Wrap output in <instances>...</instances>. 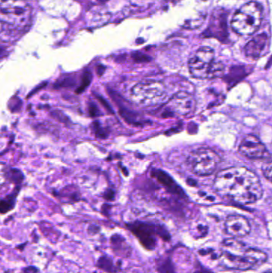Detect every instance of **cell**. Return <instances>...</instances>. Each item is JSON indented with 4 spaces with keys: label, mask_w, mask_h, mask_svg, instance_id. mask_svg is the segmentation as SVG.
<instances>
[{
    "label": "cell",
    "mask_w": 272,
    "mask_h": 273,
    "mask_svg": "<svg viewBox=\"0 0 272 273\" xmlns=\"http://www.w3.org/2000/svg\"><path fill=\"white\" fill-rule=\"evenodd\" d=\"M214 188L218 193L243 206L255 203L263 196L259 177L245 167L227 168L219 172Z\"/></svg>",
    "instance_id": "1"
},
{
    "label": "cell",
    "mask_w": 272,
    "mask_h": 273,
    "mask_svg": "<svg viewBox=\"0 0 272 273\" xmlns=\"http://www.w3.org/2000/svg\"><path fill=\"white\" fill-rule=\"evenodd\" d=\"M188 69L191 75L199 80H214L224 73V66L215 60L214 51L209 47L197 50L188 61Z\"/></svg>",
    "instance_id": "2"
},
{
    "label": "cell",
    "mask_w": 272,
    "mask_h": 273,
    "mask_svg": "<svg viewBox=\"0 0 272 273\" xmlns=\"http://www.w3.org/2000/svg\"><path fill=\"white\" fill-rule=\"evenodd\" d=\"M32 15L33 9L25 0H0V24L26 29L31 23Z\"/></svg>",
    "instance_id": "3"
},
{
    "label": "cell",
    "mask_w": 272,
    "mask_h": 273,
    "mask_svg": "<svg viewBox=\"0 0 272 273\" xmlns=\"http://www.w3.org/2000/svg\"><path fill=\"white\" fill-rule=\"evenodd\" d=\"M263 10L260 4L249 2L237 10L231 21V29L239 35L255 34L263 21Z\"/></svg>",
    "instance_id": "4"
},
{
    "label": "cell",
    "mask_w": 272,
    "mask_h": 273,
    "mask_svg": "<svg viewBox=\"0 0 272 273\" xmlns=\"http://www.w3.org/2000/svg\"><path fill=\"white\" fill-rule=\"evenodd\" d=\"M126 227L135 236L143 248L148 251L156 249L158 238L166 242L171 240V235L167 228L161 224L136 220L126 224Z\"/></svg>",
    "instance_id": "5"
},
{
    "label": "cell",
    "mask_w": 272,
    "mask_h": 273,
    "mask_svg": "<svg viewBox=\"0 0 272 273\" xmlns=\"http://www.w3.org/2000/svg\"><path fill=\"white\" fill-rule=\"evenodd\" d=\"M166 97V90L162 82L148 80L137 83L132 88V102L141 107H152L163 102Z\"/></svg>",
    "instance_id": "6"
},
{
    "label": "cell",
    "mask_w": 272,
    "mask_h": 273,
    "mask_svg": "<svg viewBox=\"0 0 272 273\" xmlns=\"http://www.w3.org/2000/svg\"><path fill=\"white\" fill-rule=\"evenodd\" d=\"M220 159L210 149H199L188 155L187 164L190 170L198 176H209L216 170Z\"/></svg>",
    "instance_id": "7"
},
{
    "label": "cell",
    "mask_w": 272,
    "mask_h": 273,
    "mask_svg": "<svg viewBox=\"0 0 272 273\" xmlns=\"http://www.w3.org/2000/svg\"><path fill=\"white\" fill-rule=\"evenodd\" d=\"M196 101L191 94L186 92L175 94L166 104L169 114L186 116L193 111Z\"/></svg>",
    "instance_id": "8"
},
{
    "label": "cell",
    "mask_w": 272,
    "mask_h": 273,
    "mask_svg": "<svg viewBox=\"0 0 272 273\" xmlns=\"http://www.w3.org/2000/svg\"><path fill=\"white\" fill-rule=\"evenodd\" d=\"M239 152L248 159H263L268 156V151L263 142L254 135H248L241 141Z\"/></svg>",
    "instance_id": "9"
},
{
    "label": "cell",
    "mask_w": 272,
    "mask_h": 273,
    "mask_svg": "<svg viewBox=\"0 0 272 273\" xmlns=\"http://www.w3.org/2000/svg\"><path fill=\"white\" fill-rule=\"evenodd\" d=\"M207 37L214 38L223 41L228 36L227 25V12L223 9H219L212 14L210 24L205 32Z\"/></svg>",
    "instance_id": "10"
},
{
    "label": "cell",
    "mask_w": 272,
    "mask_h": 273,
    "mask_svg": "<svg viewBox=\"0 0 272 273\" xmlns=\"http://www.w3.org/2000/svg\"><path fill=\"white\" fill-rule=\"evenodd\" d=\"M225 231L232 238H243L249 235L251 232V224L249 220L241 215H230L224 223Z\"/></svg>",
    "instance_id": "11"
},
{
    "label": "cell",
    "mask_w": 272,
    "mask_h": 273,
    "mask_svg": "<svg viewBox=\"0 0 272 273\" xmlns=\"http://www.w3.org/2000/svg\"><path fill=\"white\" fill-rule=\"evenodd\" d=\"M270 47V40L267 34H258L248 42L244 47V52L248 58L258 59L266 55Z\"/></svg>",
    "instance_id": "12"
},
{
    "label": "cell",
    "mask_w": 272,
    "mask_h": 273,
    "mask_svg": "<svg viewBox=\"0 0 272 273\" xmlns=\"http://www.w3.org/2000/svg\"><path fill=\"white\" fill-rule=\"evenodd\" d=\"M111 246L113 253L116 256H120L124 258L130 257L132 254V248L128 244L127 241L123 236L114 234L110 239Z\"/></svg>",
    "instance_id": "13"
},
{
    "label": "cell",
    "mask_w": 272,
    "mask_h": 273,
    "mask_svg": "<svg viewBox=\"0 0 272 273\" xmlns=\"http://www.w3.org/2000/svg\"><path fill=\"white\" fill-rule=\"evenodd\" d=\"M244 253L246 256L247 260H248L250 264L253 267V268L264 264L268 259L267 254L260 249L250 248V249L244 251Z\"/></svg>",
    "instance_id": "14"
},
{
    "label": "cell",
    "mask_w": 272,
    "mask_h": 273,
    "mask_svg": "<svg viewBox=\"0 0 272 273\" xmlns=\"http://www.w3.org/2000/svg\"><path fill=\"white\" fill-rule=\"evenodd\" d=\"M153 176L156 177L157 179H158L160 182L162 183V185L169 188L171 192L182 195L183 192L181 189L176 185V183L172 179L171 177L168 175L167 173H165L162 170H157V171L154 172Z\"/></svg>",
    "instance_id": "15"
},
{
    "label": "cell",
    "mask_w": 272,
    "mask_h": 273,
    "mask_svg": "<svg viewBox=\"0 0 272 273\" xmlns=\"http://www.w3.org/2000/svg\"><path fill=\"white\" fill-rule=\"evenodd\" d=\"M158 273H177L173 261L169 256H162L155 261Z\"/></svg>",
    "instance_id": "16"
},
{
    "label": "cell",
    "mask_w": 272,
    "mask_h": 273,
    "mask_svg": "<svg viewBox=\"0 0 272 273\" xmlns=\"http://www.w3.org/2000/svg\"><path fill=\"white\" fill-rule=\"evenodd\" d=\"M19 191V187H17L12 193L0 201V214H5L14 209Z\"/></svg>",
    "instance_id": "17"
},
{
    "label": "cell",
    "mask_w": 272,
    "mask_h": 273,
    "mask_svg": "<svg viewBox=\"0 0 272 273\" xmlns=\"http://www.w3.org/2000/svg\"><path fill=\"white\" fill-rule=\"evenodd\" d=\"M97 265L100 269L108 273H118L121 271V266H119V264H115L113 260L109 258V256H101L98 260Z\"/></svg>",
    "instance_id": "18"
},
{
    "label": "cell",
    "mask_w": 272,
    "mask_h": 273,
    "mask_svg": "<svg viewBox=\"0 0 272 273\" xmlns=\"http://www.w3.org/2000/svg\"><path fill=\"white\" fill-rule=\"evenodd\" d=\"M75 81L74 77L71 75L64 76L63 77L58 80L56 83L54 84V88H68V87H72L75 85Z\"/></svg>",
    "instance_id": "19"
},
{
    "label": "cell",
    "mask_w": 272,
    "mask_h": 273,
    "mask_svg": "<svg viewBox=\"0 0 272 273\" xmlns=\"http://www.w3.org/2000/svg\"><path fill=\"white\" fill-rule=\"evenodd\" d=\"M92 80V73L90 71H86L83 73V79H82L80 87L76 90V94H82L84 92L85 90L89 87Z\"/></svg>",
    "instance_id": "20"
},
{
    "label": "cell",
    "mask_w": 272,
    "mask_h": 273,
    "mask_svg": "<svg viewBox=\"0 0 272 273\" xmlns=\"http://www.w3.org/2000/svg\"><path fill=\"white\" fill-rule=\"evenodd\" d=\"M10 179L16 183H21L23 180V175L20 170L12 169L9 173Z\"/></svg>",
    "instance_id": "21"
},
{
    "label": "cell",
    "mask_w": 272,
    "mask_h": 273,
    "mask_svg": "<svg viewBox=\"0 0 272 273\" xmlns=\"http://www.w3.org/2000/svg\"><path fill=\"white\" fill-rule=\"evenodd\" d=\"M262 172H263V175L266 177V179L269 181H271L272 177V166L271 162H267L262 166Z\"/></svg>",
    "instance_id": "22"
},
{
    "label": "cell",
    "mask_w": 272,
    "mask_h": 273,
    "mask_svg": "<svg viewBox=\"0 0 272 273\" xmlns=\"http://www.w3.org/2000/svg\"><path fill=\"white\" fill-rule=\"evenodd\" d=\"M152 0H130V4L133 7L147 8L149 7Z\"/></svg>",
    "instance_id": "23"
},
{
    "label": "cell",
    "mask_w": 272,
    "mask_h": 273,
    "mask_svg": "<svg viewBox=\"0 0 272 273\" xmlns=\"http://www.w3.org/2000/svg\"><path fill=\"white\" fill-rule=\"evenodd\" d=\"M94 130L96 136H97L98 138H103L107 136L106 135V134H105V130L101 128V126H100V124L98 122L94 123Z\"/></svg>",
    "instance_id": "24"
},
{
    "label": "cell",
    "mask_w": 272,
    "mask_h": 273,
    "mask_svg": "<svg viewBox=\"0 0 272 273\" xmlns=\"http://www.w3.org/2000/svg\"><path fill=\"white\" fill-rule=\"evenodd\" d=\"M197 231L199 232L200 237H201V238H204V237H205V236L208 234V232H209L208 227L205 226V225H203V224H200V225L197 226Z\"/></svg>",
    "instance_id": "25"
},
{
    "label": "cell",
    "mask_w": 272,
    "mask_h": 273,
    "mask_svg": "<svg viewBox=\"0 0 272 273\" xmlns=\"http://www.w3.org/2000/svg\"><path fill=\"white\" fill-rule=\"evenodd\" d=\"M53 115H54L55 117H56L57 119H58V120H59L60 121V122H62V123H66V120L69 121L67 119H66V116H65L63 113H61V112H54V113H53Z\"/></svg>",
    "instance_id": "26"
},
{
    "label": "cell",
    "mask_w": 272,
    "mask_h": 273,
    "mask_svg": "<svg viewBox=\"0 0 272 273\" xmlns=\"http://www.w3.org/2000/svg\"><path fill=\"white\" fill-rule=\"evenodd\" d=\"M89 110H90V114L91 115L92 117H95V116L98 115V107L95 106V104H90Z\"/></svg>",
    "instance_id": "27"
},
{
    "label": "cell",
    "mask_w": 272,
    "mask_h": 273,
    "mask_svg": "<svg viewBox=\"0 0 272 273\" xmlns=\"http://www.w3.org/2000/svg\"><path fill=\"white\" fill-rule=\"evenodd\" d=\"M193 273H214L213 271H211V270L207 269L205 267H202V266H200L199 267H197L196 271Z\"/></svg>",
    "instance_id": "28"
},
{
    "label": "cell",
    "mask_w": 272,
    "mask_h": 273,
    "mask_svg": "<svg viewBox=\"0 0 272 273\" xmlns=\"http://www.w3.org/2000/svg\"><path fill=\"white\" fill-rule=\"evenodd\" d=\"M105 199H107V200H113V198H114V192H113V191L109 190L105 192Z\"/></svg>",
    "instance_id": "29"
},
{
    "label": "cell",
    "mask_w": 272,
    "mask_h": 273,
    "mask_svg": "<svg viewBox=\"0 0 272 273\" xmlns=\"http://www.w3.org/2000/svg\"><path fill=\"white\" fill-rule=\"evenodd\" d=\"M98 100H99L101 103L103 104L104 106H105L106 109H109V111H112V109H111L110 106H109V104L105 102V99H104L103 98H101V96H98Z\"/></svg>",
    "instance_id": "30"
},
{
    "label": "cell",
    "mask_w": 272,
    "mask_h": 273,
    "mask_svg": "<svg viewBox=\"0 0 272 273\" xmlns=\"http://www.w3.org/2000/svg\"><path fill=\"white\" fill-rule=\"evenodd\" d=\"M170 2H177V1H180V0H169Z\"/></svg>",
    "instance_id": "31"
},
{
    "label": "cell",
    "mask_w": 272,
    "mask_h": 273,
    "mask_svg": "<svg viewBox=\"0 0 272 273\" xmlns=\"http://www.w3.org/2000/svg\"><path fill=\"white\" fill-rule=\"evenodd\" d=\"M263 273H271V271H266V272H263Z\"/></svg>",
    "instance_id": "32"
}]
</instances>
